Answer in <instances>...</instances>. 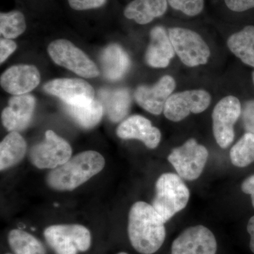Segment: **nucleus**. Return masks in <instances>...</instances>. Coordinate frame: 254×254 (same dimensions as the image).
Instances as JSON below:
<instances>
[{
	"label": "nucleus",
	"mask_w": 254,
	"mask_h": 254,
	"mask_svg": "<svg viewBox=\"0 0 254 254\" xmlns=\"http://www.w3.org/2000/svg\"><path fill=\"white\" fill-rule=\"evenodd\" d=\"M128 236L130 243L141 254L158 252L166 237L165 222L153 205L136 202L128 213Z\"/></svg>",
	"instance_id": "1"
},
{
	"label": "nucleus",
	"mask_w": 254,
	"mask_h": 254,
	"mask_svg": "<svg viewBox=\"0 0 254 254\" xmlns=\"http://www.w3.org/2000/svg\"><path fill=\"white\" fill-rule=\"evenodd\" d=\"M105 165V158L98 152H82L53 169L47 177V183L55 190H72L101 172Z\"/></svg>",
	"instance_id": "2"
},
{
	"label": "nucleus",
	"mask_w": 254,
	"mask_h": 254,
	"mask_svg": "<svg viewBox=\"0 0 254 254\" xmlns=\"http://www.w3.org/2000/svg\"><path fill=\"white\" fill-rule=\"evenodd\" d=\"M190 196V190L181 177L165 173L160 175L155 184L152 205L165 223L187 206Z\"/></svg>",
	"instance_id": "3"
},
{
	"label": "nucleus",
	"mask_w": 254,
	"mask_h": 254,
	"mask_svg": "<svg viewBox=\"0 0 254 254\" xmlns=\"http://www.w3.org/2000/svg\"><path fill=\"white\" fill-rule=\"evenodd\" d=\"M43 236L55 254L83 253L92 243L91 232L78 224L51 225L45 229Z\"/></svg>",
	"instance_id": "4"
},
{
	"label": "nucleus",
	"mask_w": 254,
	"mask_h": 254,
	"mask_svg": "<svg viewBox=\"0 0 254 254\" xmlns=\"http://www.w3.org/2000/svg\"><path fill=\"white\" fill-rule=\"evenodd\" d=\"M168 33L175 53L184 64L194 67L208 63L210 48L197 32L175 26L169 28Z\"/></svg>",
	"instance_id": "5"
},
{
	"label": "nucleus",
	"mask_w": 254,
	"mask_h": 254,
	"mask_svg": "<svg viewBox=\"0 0 254 254\" xmlns=\"http://www.w3.org/2000/svg\"><path fill=\"white\" fill-rule=\"evenodd\" d=\"M208 151L204 145L190 138L181 146L172 150L168 160L179 176L189 181L197 180L203 173L208 161Z\"/></svg>",
	"instance_id": "6"
},
{
	"label": "nucleus",
	"mask_w": 254,
	"mask_h": 254,
	"mask_svg": "<svg viewBox=\"0 0 254 254\" xmlns=\"http://www.w3.org/2000/svg\"><path fill=\"white\" fill-rule=\"evenodd\" d=\"M48 51L55 63L82 77L95 78L99 75V70L95 64L71 42L57 40L50 43Z\"/></svg>",
	"instance_id": "7"
},
{
	"label": "nucleus",
	"mask_w": 254,
	"mask_h": 254,
	"mask_svg": "<svg viewBox=\"0 0 254 254\" xmlns=\"http://www.w3.org/2000/svg\"><path fill=\"white\" fill-rule=\"evenodd\" d=\"M72 150L67 141L52 130L46 133V139L35 145L30 151L31 163L39 169H55L71 158Z\"/></svg>",
	"instance_id": "8"
},
{
	"label": "nucleus",
	"mask_w": 254,
	"mask_h": 254,
	"mask_svg": "<svg viewBox=\"0 0 254 254\" xmlns=\"http://www.w3.org/2000/svg\"><path fill=\"white\" fill-rule=\"evenodd\" d=\"M242 114L240 100L233 95L222 98L214 108L213 131L217 143L222 148H227L235 138L234 125Z\"/></svg>",
	"instance_id": "9"
},
{
	"label": "nucleus",
	"mask_w": 254,
	"mask_h": 254,
	"mask_svg": "<svg viewBox=\"0 0 254 254\" xmlns=\"http://www.w3.org/2000/svg\"><path fill=\"white\" fill-rule=\"evenodd\" d=\"M211 103V95L205 90H190L170 95L164 108L165 118L178 123L190 113H203Z\"/></svg>",
	"instance_id": "10"
},
{
	"label": "nucleus",
	"mask_w": 254,
	"mask_h": 254,
	"mask_svg": "<svg viewBox=\"0 0 254 254\" xmlns=\"http://www.w3.org/2000/svg\"><path fill=\"white\" fill-rule=\"evenodd\" d=\"M218 243L213 232L203 225L189 227L172 244L171 254H216Z\"/></svg>",
	"instance_id": "11"
},
{
	"label": "nucleus",
	"mask_w": 254,
	"mask_h": 254,
	"mask_svg": "<svg viewBox=\"0 0 254 254\" xmlns=\"http://www.w3.org/2000/svg\"><path fill=\"white\" fill-rule=\"evenodd\" d=\"M45 91L58 97L64 104L82 105L94 100L93 87L84 80L78 78H58L47 83Z\"/></svg>",
	"instance_id": "12"
},
{
	"label": "nucleus",
	"mask_w": 254,
	"mask_h": 254,
	"mask_svg": "<svg viewBox=\"0 0 254 254\" xmlns=\"http://www.w3.org/2000/svg\"><path fill=\"white\" fill-rule=\"evenodd\" d=\"M176 87V82L171 76L166 75L154 86H140L134 93L135 100L143 109L155 115L163 113L167 100Z\"/></svg>",
	"instance_id": "13"
},
{
	"label": "nucleus",
	"mask_w": 254,
	"mask_h": 254,
	"mask_svg": "<svg viewBox=\"0 0 254 254\" xmlns=\"http://www.w3.org/2000/svg\"><path fill=\"white\" fill-rule=\"evenodd\" d=\"M41 75L33 65L19 64L11 66L1 74V86L14 95H25L38 86Z\"/></svg>",
	"instance_id": "14"
},
{
	"label": "nucleus",
	"mask_w": 254,
	"mask_h": 254,
	"mask_svg": "<svg viewBox=\"0 0 254 254\" xmlns=\"http://www.w3.org/2000/svg\"><path fill=\"white\" fill-rule=\"evenodd\" d=\"M36 107V98L31 95H14L1 113V121L8 131H21L31 123Z\"/></svg>",
	"instance_id": "15"
},
{
	"label": "nucleus",
	"mask_w": 254,
	"mask_h": 254,
	"mask_svg": "<svg viewBox=\"0 0 254 254\" xmlns=\"http://www.w3.org/2000/svg\"><path fill=\"white\" fill-rule=\"evenodd\" d=\"M117 134L123 139L139 140L150 149L156 148L161 140L160 130L141 115H133L125 120L117 128Z\"/></svg>",
	"instance_id": "16"
},
{
	"label": "nucleus",
	"mask_w": 254,
	"mask_h": 254,
	"mask_svg": "<svg viewBox=\"0 0 254 254\" xmlns=\"http://www.w3.org/2000/svg\"><path fill=\"white\" fill-rule=\"evenodd\" d=\"M150 38L145 61L152 67H167L175 57V52L166 28L163 26H155L150 32Z\"/></svg>",
	"instance_id": "17"
},
{
	"label": "nucleus",
	"mask_w": 254,
	"mask_h": 254,
	"mask_svg": "<svg viewBox=\"0 0 254 254\" xmlns=\"http://www.w3.org/2000/svg\"><path fill=\"white\" fill-rule=\"evenodd\" d=\"M168 0H131L123 9L127 20L144 26L161 18L168 11Z\"/></svg>",
	"instance_id": "18"
},
{
	"label": "nucleus",
	"mask_w": 254,
	"mask_h": 254,
	"mask_svg": "<svg viewBox=\"0 0 254 254\" xmlns=\"http://www.w3.org/2000/svg\"><path fill=\"white\" fill-rule=\"evenodd\" d=\"M98 98L105 113L113 123L121 121L129 112L131 98L127 89H102L98 92Z\"/></svg>",
	"instance_id": "19"
},
{
	"label": "nucleus",
	"mask_w": 254,
	"mask_h": 254,
	"mask_svg": "<svg viewBox=\"0 0 254 254\" xmlns=\"http://www.w3.org/2000/svg\"><path fill=\"white\" fill-rule=\"evenodd\" d=\"M100 63L105 77L110 81H118L128 71L130 59L122 47L113 44L103 50Z\"/></svg>",
	"instance_id": "20"
},
{
	"label": "nucleus",
	"mask_w": 254,
	"mask_h": 254,
	"mask_svg": "<svg viewBox=\"0 0 254 254\" xmlns=\"http://www.w3.org/2000/svg\"><path fill=\"white\" fill-rule=\"evenodd\" d=\"M227 44L230 51L242 63L254 68V26H246L232 34Z\"/></svg>",
	"instance_id": "21"
},
{
	"label": "nucleus",
	"mask_w": 254,
	"mask_h": 254,
	"mask_svg": "<svg viewBox=\"0 0 254 254\" xmlns=\"http://www.w3.org/2000/svg\"><path fill=\"white\" fill-rule=\"evenodd\" d=\"M27 145L17 131L10 132L0 143V170H6L20 163L24 158Z\"/></svg>",
	"instance_id": "22"
},
{
	"label": "nucleus",
	"mask_w": 254,
	"mask_h": 254,
	"mask_svg": "<svg viewBox=\"0 0 254 254\" xmlns=\"http://www.w3.org/2000/svg\"><path fill=\"white\" fill-rule=\"evenodd\" d=\"M64 109L70 118L83 128H91L96 126L103 118V105L99 100H93L82 105H64Z\"/></svg>",
	"instance_id": "23"
},
{
	"label": "nucleus",
	"mask_w": 254,
	"mask_h": 254,
	"mask_svg": "<svg viewBox=\"0 0 254 254\" xmlns=\"http://www.w3.org/2000/svg\"><path fill=\"white\" fill-rule=\"evenodd\" d=\"M7 240L14 254H46V248L41 241L20 229L11 230Z\"/></svg>",
	"instance_id": "24"
},
{
	"label": "nucleus",
	"mask_w": 254,
	"mask_h": 254,
	"mask_svg": "<svg viewBox=\"0 0 254 254\" xmlns=\"http://www.w3.org/2000/svg\"><path fill=\"white\" fill-rule=\"evenodd\" d=\"M27 27L25 14L20 10L14 9L0 14V33L6 39L21 36Z\"/></svg>",
	"instance_id": "25"
},
{
	"label": "nucleus",
	"mask_w": 254,
	"mask_h": 254,
	"mask_svg": "<svg viewBox=\"0 0 254 254\" xmlns=\"http://www.w3.org/2000/svg\"><path fill=\"white\" fill-rule=\"evenodd\" d=\"M232 163L238 168H245L254 162V134L247 133L230 150Z\"/></svg>",
	"instance_id": "26"
},
{
	"label": "nucleus",
	"mask_w": 254,
	"mask_h": 254,
	"mask_svg": "<svg viewBox=\"0 0 254 254\" xmlns=\"http://www.w3.org/2000/svg\"><path fill=\"white\" fill-rule=\"evenodd\" d=\"M169 6L174 11L188 17L199 16L204 11L205 0H168Z\"/></svg>",
	"instance_id": "27"
},
{
	"label": "nucleus",
	"mask_w": 254,
	"mask_h": 254,
	"mask_svg": "<svg viewBox=\"0 0 254 254\" xmlns=\"http://www.w3.org/2000/svg\"><path fill=\"white\" fill-rule=\"evenodd\" d=\"M68 7L76 12H87L105 7L109 0H66Z\"/></svg>",
	"instance_id": "28"
},
{
	"label": "nucleus",
	"mask_w": 254,
	"mask_h": 254,
	"mask_svg": "<svg viewBox=\"0 0 254 254\" xmlns=\"http://www.w3.org/2000/svg\"><path fill=\"white\" fill-rule=\"evenodd\" d=\"M222 2L229 11L235 14L254 9V0H222Z\"/></svg>",
	"instance_id": "29"
},
{
	"label": "nucleus",
	"mask_w": 254,
	"mask_h": 254,
	"mask_svg": "<svg viewBox=\"0 0 254 254\" xmlns=\"http://www.w3.org/2000/svg\"><path fill=\"white\" fill-rule=\"evenodd\" d=\"M242 120L246 131L254 134V100L245 103L242 111Z\"/></svg>",
	"instance_id": "30"
},
{
	"label": "nucleus",
	"mask_w": 254,
	"mask_h": 254,
	"mask_svg": "<svg viewBox=\"0 0 254 254\" xmlns=\"http://www.w3.org/2000/svg\"><path fill=\"white\" fill-rule=\"evenodd\" d=\"M16 49V44L10 39L0 41V63L2 64Z\"/></svg>",
	"instance_id": "31"
},
{
	"label": "nucleus",
	"mask_w": 254,
	"mask_h": 254,
	"mask_svg": "<svg viewBox=\"0 0 254 254\" xmlns=\"http://www.w3.org/2000/svg\"><path fill=\"white\" fill-rule=\"evenodd\" d=\"M242 190L244 193L251 195L252 205L254 208V175L249 177L243 182L242 185Z\"/></svg>",
	"instance_id": "32"
},
{
	"label": "nucleus",
	"mask_w": 254,
	"mask_h": 254,
	"mask_svg": "<svg viewBox=\"0 0 254 254\" xmlns=\"http://www.w3.org/2000/svg\"><path fill=\"white\" fill-rule=\"evenodd\" d=\"M247 232L250 235V250L254 254V215L249 220L247 224Z\"/></svg>",
	"instance_id": "33"
},
{
	"label": "nucleus",
	"mask_w": 254,
	"mask_h": 254,
	"mask_svg": "<svg viewBox=\"0 0 254 254\" xmlns=\"http://www.w3.org/2000/svg\"><path fill=\"white\" fill-rule=\"evenodd\" d=\"M118 254H128L126 253V252H120V253H118Z\"/></svg>",
	"instance_id": "34"
},
{
	"label": "nucleus",
	"mask_w": 254,
	"mask_h": 254,
	"mask_svg": "<svg viewBox=\"0 0 254 254\" xmlns=\"http://www.w3.org/2000/svg\"><path fill=\"white\" fill-rule=\"evenodd\" d=\"M252 76H253V82L254 84V72L253 73V75H252Z\"/></svg>",
	"instance_id": "35"
},
{
	"label": "nucleus",
	"mask_w": 254,
	"mask_h": 254,
	"mask_svg": "<svg viewBox=\"0 0 254 254\" xmlns=\"http://www.w3.org/2000/svg\"><path fill=\"white\" fill-rule=\"evenodd\" d=\"M12 254L6 253V254Z\"/></svg>",
	"instance_id": "36"
}]
</instances>
